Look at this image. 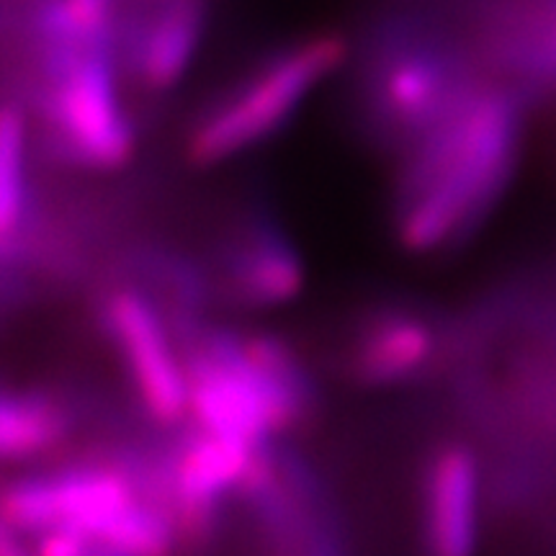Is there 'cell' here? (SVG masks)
Here are the masks:
<instances>
[{"label": "cell", "mask_w": 556, "mask_h": 556, "mask_svg": "<svg viewBox=\"0 0 556 556\" xmlns=\"http://www.w3.org/2000/svg\"><path fill=\"white\" fill-rule=\"evenodd\" d=\"M24 111L31 148L54 168H127L142 103L119 52L114 0H31L24 24Z\"/></svg>", "instance_id": "cell-1"}, {"label": "cell", "mask_w": 556, "mask_h": 556, "mask_svg": "<svg viewBox=\"0 0 556 556\" xmlns=\"http://www.w3.org/2000/svg\"><path fill=\"white\" fill-rule=\"evenodd\" d=\"M531 101L490 78L392 160V227L415 255L475 235L516 176Z\"/></svg>", "instance_id": "cell-2"}, {"label": "cell", "mask_w": 556, "mask_h": 556, "mask_svg": "<svg viewBox=\"0 0 556 556\" xmlns=\"http://www.w3.org/2000/svg\"><path fill=\"white\" fill-rule=\"evenodd\" d=\"M345 65L353 129L389 163L495 78L454 13L430 9L381 13L351 47Z\"/></svg>", "instance_id": "cell-3"}, {"label": "cell", "mask_w": 556, "mask_h": 556, "mask_svg": "<svg viewBox=\"0 0 556 556\" xmlns=\"http://www.w3.org/2000/svg\"><path fill=\"white\" fill-rule=\"evenodd\" d=\"M173 325L189 377L186 426L255 451L278 446L309 426L317 384L287 340L225 328L208 317Z\"/></svg>", "instance_id": "cell-4"}, {"label": "cell", "mask_w": 556, "mask_h": 556, "mask_svg": "<svg viewBox=\"0 0 556 556\" xmlns=\"http://www.w3.org/2000/svg\"><path fill=\"white\" fill-rule=\"evenodd\" d=\"M351 45L338 31H309L250 54L212 83L186 114L180 150L193 168L229 163L281 135L309 96L345 67Z\"/></svg>", "instance_id": "cell-5"}, {"label": "cell", "mask_w": 556, "mask_h": 556, "mask_svg": "<svg viewBox=\"0 0 556 556\" xmlns=\"http://www.w3.org/2000/svg\"><path fill=\"white\" fill-rule=\"evenodd\" d=\"M96 319L116 374L142 420L163 433L189 420L184 345L168 312L135 283L109 278L96 291Z\"/></svg>", "instance_id": "cell-6"}, {"label": "cell", "mask_w": 556, "mask_h": 556, "mask_svg": "<svg viewBox=\"0 0 556 556\" xmlns=\"http://www.w3.org/2000/svg\"><path fill=\"white\" fill-rule=\"evenodd\" d=\"M197 263L212 309H274L304 287L296 248L261 204H240L227 214Z\"/></svg>", "instance_id": "cell-7"}, {"label": "cell", "mask_w": 556, "mask_h": 556, "mask_svg": "<svg viewBox=\"0 0 556 556\" xmlns=\"http://www.w3.org/2000/svg\"><path fill=\"white\" fill-rule=\"evenodd\" d=\"M446 343L430 312L405 302L374 304L351 319L336 366L353 387L392 392L433 377Z\"/></svg>", "instance_id": "cell-8"}, {"label": "cell", "mask_w": 556, "mask_h": 556, "mask_svg": "<svg viewBox=\"0 0 556 556\" xmlns=\"http://www.w3.org/2000/svg\"><path fill=\"white\" fill-rule=\"evenodd\" d=\"M214 0H114L119 52L137 101L152 103L184 80L204 41Z\"/></svg>", "instance_id": "cell-9"}, {"label": "cell", "mask_w": 556, "mask_h": 556, "mask_svg": "<svg viewBox=\"0 0 556 556\" xmlns=\"http://www.w3.org/2000/svg\"><path fill=\"white\" fill-rule=\"evenodd\" d=\"M482 531V469L469 443L438 441L415 482L420 556H477Z\"/></svg>", "instance_id": "cell-10"}, {"label": "cell", "mask_w": 556, "mask_h": 556, "mask_svg": "<svg viewBox=\"0 0 556 556\" xmlns=\"http://www.w3.org/2000/svg\"><path fill=\"white\" fill-rule=\"evenodd\" d=\"M31 152L24 103L0 96V268L39 253L45 217L34 191Z\"/></svg>", "instance_id": "cell-11"}, {"label": "cell", "mask_w": 556, "mask_h": 556, "mask_svg": "<svg viewBox=\"0 0 556 556\" xmlns=\"http://www.w3.org/2000/svg\"><path fill=\"white\" fill-rule=\"evenodd\" d=\"M86 413L73 394L0 384V464L52 454L78 430Z\"/></svg>", "instance_id": "cell-12"}, {"label": "cell", "mask_w": 556, "mask_h": 556, "mask_svg": "<svg viewBox=\"0 0 556 556\" xmlns=\"http://www.w3.org/2000/svg\"><path fill=\"white\" fill-rule=\"evenodd\" d=\"M0 556H37L31 541L0 513Z\"/></svg>", "instance_id": "cell-13"}, {"label": "cell", "mask_w": 556, "mask_h": 556, "mask_svg": "<svg viewBox=\"0 0 556 556\" xmlns=\"http://www.w3.org/2000/svg\"><path fill=\"white\" fill-rule=\"evenodd\" d=\"M544 417H546V420H556V392H548V394H546Z\"/></svg>", "instance_id": "cell-14"}]
</instances>
